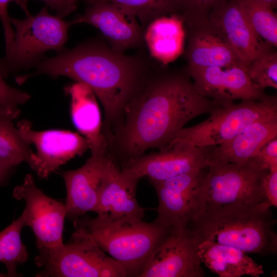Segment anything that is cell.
Returning <instances> with one entry per match:
<instances>
[{
    "label": "cell",
    "instance_id": "1",
    "mask_svg": "<svg viewBox=\"0 0 277 277\" xmlns=\"http://www.w3.org/2000/svg\"><path fill=\"white\" fill-rule=\"evenodd\" d=\"M222 107L200 94L185 72L152 68L107 145L121 166L151 148L165 149L190 121Z\"/></svg>",
    "mask_w": 277,
    "mask_h": 277
},
{
    "label": "cell",
    "instance_id": "2",
    "mask_svg": "<svg viewBox=\"0 0 277 277\" xmlns=\"http://www.w3.org/2000/svg\"><path fill=\"white\" fill-rule=\"evenodd\" d=\"M31 73L20 75L21 85L31 77L47 75L65 76L89 87L101 102L104 112L102 133L108 142L122 121L126 107L139 90L152 67L139 54L115 52L100 39L65 49L51 57H45Z\"/></svg>",
    "mask_w": 277,
    "mask_h": 277
},
{
    "label": "cell",
    "instance_id": "3",
    "mask_svg": "<svg viewBox=\"0 0 277 277\" xmlns=\"http://www.w3.org/2000/svg\"><path fill=\"white\" fill-rule=\"evenodd\" d=\"M266 202L233 203L204 210L188 225L200 242L209 240L261 255L276 254V223Z\"/></svg>",
    "mask_w": 277,
    "mask_h": 277
},
{
    "label": "cell",
    "instance_id": "4",
    "mask_svg": "<svg viewBox=\"0 0 277 277\" xmlns=\"http://www.w3.org/2000/svg\"><path fill=\"white\" fill-rule=\"evenodd\" d=\"M73 225L84 228L99 247L118 262L127 276L139 277L154 250L171 228L155 222L109 221L86 214Z\"/></svg>",
    "mask_w": 277,
    "mask_h": 277
},
{
    "label": "cell",
    "instance_id": "5",
    "mask_svg": "<svg viewBox=\"0 0 277 277\" xmlns=\"http://www.w3.org/2000/svg\"><path fill=\"white\" fill-rule=\"evenodd\" d=\"M75 230L66 243L39 250L34 258L41 269L37 277H125L123 267L104 252L83 227Z\"/></svg>",
    "mask_w": 277,
    "mask_h": 277
},
{
    "label": "cell",
    "instance_id": "6",
    "mask_svg": "<svg viewBox=\"0 0 277 277\" xmlns=\"http://www.w3.org/2000/svg\"><path fill=\"white\" fill-rule=\"evenodd\" d=\"M47 6L34 15L24 9L26 17L10 18L15 31L12 48L8 56L0 59V73L5 78L10 74L34 67L50 50H63L72 26L58 15L51 14Z\"/></svg>",
    "mask_w": 277,
    "mask_h": 277
},
{
    "label": "cell",
    "instance_id": "7",
    "mask_svg": "<svg viewBox=\"0 0 277 277\" xmlns=\"http://www.w3.org/2000/svg\"><path fill=\"white\" fill-rule=\"evenodd\" d=\"M207 169L196 190L194 217L207 209L233 203H266L262 180L269 171L250 162H209Z\"/></svg>",
    "mask_w": 277,
    "mask_h": 277
},
{
    "label": "cell",
    "instance_id": "8",
    "mask_svg": "<svg viewBox=\"0 0 277 277\" xmlns=\"http://www.w3.org/2000/svg\"><path fill=\"white\" fill-rule=\"evenodd\" d=\"M274 114H277L276 95L233 103L217 109L204 121L183 128L168 146L185 143L197 147L217 146L233 138L251 123Z\"/></svg>",
    "mask_w": 277,
    "mask_h": 277
},
{
    "label": "cell",
    "instance_id": "9",
    "mask_svg": "<svg viewBox=\"0 0 277 277\" xmlns=\"http://www.w3.org/2000/svg\"><path fill=\"white\" fill-rule=\"evenodd\" d=\"M213 147L175 143L159 152L144 153L131 159L120 167L124 174L138 181L147 177L150 181H162L206 169L208 154Z\"/></svg>",
    "mask_w": 277,
    "mask_h": 277
},
{
    "label": "cell",
    "instance_id": "10",
    "mask_svg": "<svg viewBox=\"0 0 277 277\" xmlns=\"http://www.w3.org/2000/svg\"><path fill=\"white\" fill-rule=\"evenodd\" d=\"M12 195L17 200L25 202L23 213L26 226L32 229L38 250L52 249L64 243L65 204L47 195L37 187L30 173L14 188Z\"/></svg>",
    "mask_w": 277,
    "mask_h": 277
},
{
    "label": "cell",
    "instance_id": "11",
    "mask_svg": "<svg viewBox=\"0 0 277 277\" xmlns=\"http://www.w3.org/2000/svg\"><path fill=\"white\" fill-rule=\"evenodd\" d=\"M199 242L188 227L171 228L148 259L139 277H203Z\"/></svg>",
    "mask_w": 277,
    "mask_h": 277
},
{
    "label": "cell",
    "instance_id": "12",
    "mask_svg": "<svg viewBox=\"0 0 277 277\" xmlns=\"http://www.w3.org/2000/svg\"><path fill=\"white\" fill-rule=\"evenodd\" d=\"M186 72L196 91L222 107L236 100L260 101L266 98L264 90L250 80L243 65L229 67H190Z\"/></svg>",
    "mask_w": 277,
    "mask_h": 277
},
{
    "label": "cell",
    "instance_id": "13",
    "mask_svg": "<svg viewBox=\"0 0 277 277\" xmlns=\"http://www.w3.org/2000/svg\"><path fill=\"white\" fill-rule=\"evenodd\" d=\"M16 126L27 142L36 148L34 171L41 179H47L60 166L89 149L88 141L80 133L63 129L36 131L26 120L18 122Z\"/></svg>",
    "mask_w": 277,
    "mask_h": 277
},
{
    "label": "cell",
    "instance_id": "14",
    "mask_svg": "<svg viewBox=\"0 0 277 277\" xmlns=\"http://www.w3.org/2000/svg\"><path fill=\"white\" fill-rule=\"evenodd\" d=\"M137 18L124 8L111 3L88 5L83 13L71 20L72 25L84 23L99 30L115 52L124 53L140 47L144 42V29Z\"/></svg>",
    "mask_w": 277,
    "mask_h": 277
},
{
    "label": "cell",
    "instance_id": "15",
    "mask_svg": "<svg viewBox=\"0 0 277 277\" xmlns=\"http://www.w3.org/2000/svg\"><path fill=\"white\" fill-rule=\"evenodd\" d=\"M138 181L124 174L120 166L109 155L95 212L97 216L109 221H142L147 209L141 207L136 200Z\"/></svg>",
    "mask_w": 277,
    "mask_h": 277
},
{
    "label": "cell",
    "instance_id": "16",
    "mask_svg": "<svg viewBox=\"0 0 277 277\" xmlns=\"http://www.w3.org/2000/svg\"><path fill=\"white\" fill-rule=\"evenodd\" d=\"M108 158L107 153H91L81 167L62 172L67 191L66 218L74 221L88 212H95Z\"/></svg>",
    "mask_w": 277,
    "mask_h": 277
},
{
    "label": "cell",
    "instance_id": "17",
    "mask_svg": "<svg viewBox=\"0 0 277 277\" xmlns=\"http://www.w3.org/2000/svg\"><path fill=\"white\" fill-rule=\"evenodd\" d=\"M208 22L220 31L248 69L269 46L254 32L236 0H227L214 9Z\"/></svg>",
    "mask_w": 277,
    "mask_h": 277
},
{
    "label": "cell",
    "instance_id": "18",
    "mask_svg": "<svg viewBox=\"0 0 277 277\" xmlns=\"http://www.w3.org/2000/svg\"><path fill=\"white\" fill-rule=\"evenodd\" d=\"M185 29L187 39L185 55L188 67L245 66L220 31L209 22Z\"/></svg>",
    "mask_w": 277,
    "mask_h": 277
},
{
    "label": "cell",
    "instance_id": "19",
    "mask_svg": "<svg viewBox=\"0 0 277 277\" xmlns=\"http://www.w3.org/2000/svg\"><path fill=\"white\" fill-rule=\"evenodd\" d=\"M276 137L277 114H274L251 123L232 139L213 147L208 162L245 165L265 144Z\"/></svg>",
    "mask_w": 277,
    "mask_h": 277
},
{
    "label": "cell",
    "instance_id": "20",
    "mask_svg": "<svg viewBox=\"0 0 277 277\" xmlns=\"http://www.w3.org/2000/svg\"><path fill=\"white\" fill-rule=\"evenodd\" d=\"M64 90L70 98L72 123L88 141L91 153H107L101 112L94 92L87 85L77 82L67 85Z\"/></svg>",
    "mask_w": 277,
    "mask_h": 277
},
{
    "label": "cell",
    "instance_id": "21",
    "mask_svg": "<svg viewBox=\"0 0 277 277\" xmlns=\"http://www.w3.org/2000/svg\"><path fill=\"white\" fill-rule=\"evenodd\" d=\"M198 248L201 262L220 277H259L264 273L262 265L236 248L205 240Z\"/></svg>",
    "mask_w": 277,
    "mask_h": 277
},
{
    "label": "cell",
    "instance_id": "22",
    "mask_svg": "<svg viewBox=\"0 0 277 277\" xmlns=\"http://www.w3.org/2000/svg\"><path fill=\"white\" fill-rule=\"evenodd\" d=\"M185 37L183 21L174 15L154 19L145 28L144 35L151 56L163 64L174 61L181 54Z\"/></svg>",
    "mask_w": 277,
    "mask_h": 277
},
{
    "label": "cell",
    "instance_id": "23",
    "mask_svg": "<svg viewBox=\"0 0 277 277\" xmlns=\"http://www.w3.org/2000/svg\"><path fill=\"white\" fill-rule=\"evenodd\" d=\"M158 199L154 222L170 228L187 227L195 214V197L197 188L184 190L168 188L155 182H150Z\"/></svg>",
    "mask_w": 277,
    "mask_h": 277
},
{
    "label": "cell",
    "instance_id": "24",
    "mask_svg": "<svg viewBox=\"0 0 277 277\" xmlns=\"http://www.w3.org/2000/svg\"><path fill=\"white\" fill-rule=\"evenodd\" d=\"M20 112L19 107L0 104V157L17 166L26 162L34 171L35 153L13 123Z\"/></svg>",
    "mask_w": 277,
    "mask_h": 277
},
{
    "label": "cell",
    "instance_id": "25",
    "mask_svg": "<svg viewBox=\"0 0 277 277\" xmlns=\"http://www.w3.org/2000/svg\"><path fill=\"white\" fill-rule=\"evenodd\" d=\"M26 226L25 217L21 215L0 231V263L4 264L10 277L18 276V265L25 263L29 253L21 240V232Z\"/></svg>",
    "mask_w": 277,
    "mask_h": 277
},
{
    "label": "cell",
    "instance_id": "26",
    "mask_svg": "<svg viewBox=\"0 0 277 277\" xmlns=\"http://www.w3.org/2000/svg\"><path fill=\"white\" fill-rule=\"evenodd\" d=\"M258 36L269 46L277 47V16L273 8L256 0H236Z\"/></svg>",
    "mask_w": 277,
    "mask_h": 277
},
{
    "label": "cell",
    "instance_id": "27",
    "mask_svg": "<svg viewBox=\"0 0 277 277\" xmlns=\"http://www.w3.org/2000/svg\"><path fill=\"white\" fill-rule=\"evenodd\" d=\"M87 5L108 2L114 4L133 14L144 29L157 17L171 15L172 0H76Z\"/></svg>",
    "mask_w": 277,
    "mask_h": 277
},
{
    "label": "cell",
    "instance_id": "28",
    "mask_svg": "<svg viewBox=\"0 0 277 277\" xmlns=\"http://www.w3.org/2000/svg\"><path fill=\"white\" fill-rule=\"evenodd\" d=\"M227 0H172V15L180 17L185 28L196 27L208 22L211 11Z\"/></svg>",
    "mask_w": 277,
    "mask_h": 277
},
{
    "label": "cell",
    "instance_id": "29",
    "mask_svg": "<svg viewBox=\"0 0 277 277\" xmlns=\"http://www.w3.org/2000/svg\"><path fill=\"white\" fill-rule=\"evenodd\" d=\"M268 46L249 66L248 73L252 82L264 90L277 89V52Z\"/></svg>",
    "mask_w": 277,
    "mask_h": 277
},
{
    "label": "cell",
    "instance_id": "30",
    "mask_svg": "<svg viewBox=\"0 0 277 277\" xmlns=\"http://www.w3.org/2000/svg\"><path fill=\"white\" fill-rule=\"evenodd\" d=\"M248 162L261 170H277V137L265 144Z\"/></svg>",
    "mask_w": 277,
    "mask_h": 277
},
{
    "label": "cell",
    "instance_id": "31",
    "mask_svg": "<svg viewBox=\"0 0 277 277\" xmlns=\"http://www.w3.org/2000/svg\"><path fill=\"white\" fill-rule=\"evenodd\" d=\"M31 98L25 92L9 86L0 73V104L19 107L25 104Z\"/></svg>",
    "mask_w": 277,
    "mask_h": 277
},
{
    "label": "cell",
    "instance_id": "32",
    "mask_svg": "<svg viewBox=\"0 0 277 277\" xmlns=\"http://www.w3.org/2000/svg\"><path fill=\"white\" fill-rule=\"evenodd\" d=\"M29 0H15L21 8L27 7ZM46 4V6L54 11L56 15L64 18L76 10V0H41Z\"/></svg>",
    "mask_w": 277,
    "mask_h": 277
},
{
    "label": "cell",
    "instance_id": "33",
    "mask_svg": "<svg viewBox=\"0 0 277 277\" xmlns=\"http://www.w3.org/2000/svg\"><path fill=\"white\" fill-rule=\"evenodd\" d=\"M14 1L0 0V19L4 31L6 44L5 56L10 53L13 44L14 32L10 22L11 17L8 13V6L10 2H14Z\"/></svg>",
    "mask_w": 277,
    "mask_h": 277
},
{
    "label": "cell",
    "instance_id": "34",
    "mask_svg": "<svg viewBox=\"0 0 277 277\" xmlns=\"http://www.w3.org/2000/svg\"><path fill=\"white\" fill-rule=\"evenodd\" d=\"M262 186L270 207H277V170L268 171L262 180Z\"/></svg>",
    "mask_w": 277,
    "mask_h": 277
},
{
    "label": "cell",
    "instance_id": "35",
    "mask_svg": "<svg viewBox=\"0 0 277 277\" xmlns=\"http://www.w3.org/2000/svg\"><path fill=\"white\" fill-rule=\"evenodd\" d=\"M16 166L13 163L0 157V180L6 183Z\"/></svg>",
    "mask_w": 277,
    "mask_h": 277
},
{
    "label": "cell",
    "instance_id": "36",
    "mask_svg": "<svg viewBox=\"0 0 277 277\" xmlns=\"http://www.w3.org/2000/svg\"><path fill=\"white\" fill-rule=\"evenodd\" d=\"M261 3H264L271 7L272 8H275L276 6L277 0H256Z\"/></svg>",
    "mask_w": 277,
    "mask_h": 277
},
{
    "label": "cell",
    "instance_id": "37",
    "mask_svg": "<svg viewBox=\"0 0 277 277\" xmlns=\"http://www.w3.org/2000/svg\"><path fill=\"white\" fill-rule=\"evenodd\" d=\"M0 277H10V276L7 272L6 273L0 272Z\"/></svg>",
    "mask_w": 277,
    "mask_h": 277
},
{
    "label": "cell",
    "instance_id": "38",
    "mask_svg": "<svg viewBox=\"0 0 277 277\" xmlns=\"http://www.w3.org/2000/svg\"><path fill=\"white\" fill-rule=\"evenodd\" d=\"M5 183L3 181L0 180V186H2L3 184H4Z\"/></svg>",
    "mask_w": 277,
    "mask_h": 277
}]
</instances>
